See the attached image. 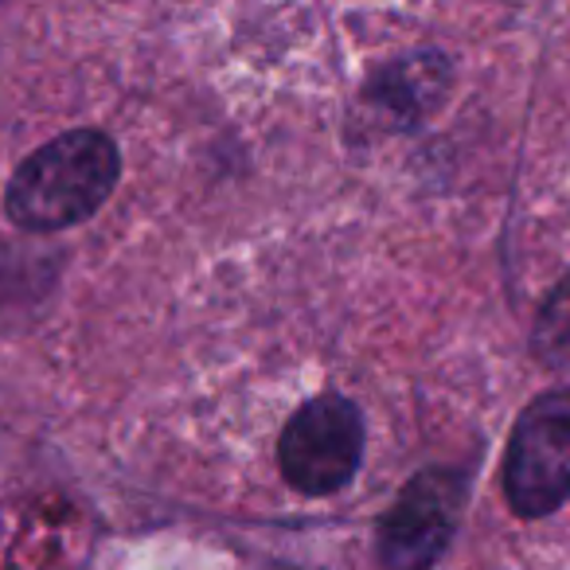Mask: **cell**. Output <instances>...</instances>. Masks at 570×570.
Segmentation results:
<instances>
[{
    "label": "cell",
    "mask_w": 570,
    "mask_h": 570,
    "mask_svg": "<svg viewBox=\"0 0 570 570\" xmlns=\"http://www.w3.org/2000/svg\"><path fill=\"white\" fill-rule=\"evenodd\" d=\"M118 176V145L102 129H71L20 160L4 188V212L24 230L75 227L110 199Z\"/></svg>",
    "instance_id": "cell-1"
},
{
    "label": "cell",
    "mask_w": 570,
    "mask_h": 570,
    "mask_svg": "<svg viewBox=\"0 0 570 570\" xmlns=\"http://www.w3.org/2000/svg\"><path fill=\"white\" fill-rule=\"evenodd\" d=\"M504 497L515 515L539 520L570 497V391L523 406L508 438Z\"/></svg>",
    "instance_id": "cell-2"
},
{
    "label": "cell",
    "mask_w": 570,
    "mask_h": 570,
    "mask_svg": "<svg viewBox=\"0 0 570 570\" xmlns=\"http://www.w3.org/2000/svg\"><path fill=\"white\" fill-rule=\"evenodd\" d=\"M364 458V419L344 395H317L285 422L277 442L282 476L305 497H328L356 476Z\"/></svg>",
    "instance_id": "cell-3"
},
{
    "label": "cell",
    "mask_w": 570,
    "mask_h": 570,
    "mask_svg": "<svg viewBox=\"0 0 570 570\" xmlns=\"http://www.w3.org/2000/svg\"><path fill=\"white\" fill-rule=\"evenodd\" d=\"M469 497L458 469H422L403 484L380 523V562L387 570H430L450 547Z\"/></svg>",
    "instance_id": "cell-4"
},
{
    "label": "cell",
    "mask_w": 570,
    "mask_h": 570,
    "mask_svg": "<svg viewBox=\"0 0 570 570\" xmlns=\"http://www.w3.org/2000/svg\"><path fill=\"white\" fill-rule=\"evenodd\" d=\"M450 87V63L445 56H406L399 63L383 67L360 95V106L375 126H414L442 102Z\"/></svg>",
    "instance_id": "cell-5"
},
{
    "label": "cell",
    "mask_w": 570,
    "mask_h": 570,
    "mask_svg": "<svg viewBox=\"0 0 570 570\" xmlns=\"http://www.w3.org/2000/svg\"><path fill=\"white\" fill-rule=\"evenodd\" d=\"M531 352L543 364H570V274L547 294L531 328Z\"/></svg>",
    "instance_id": "cell-6"
}]
</instances>
